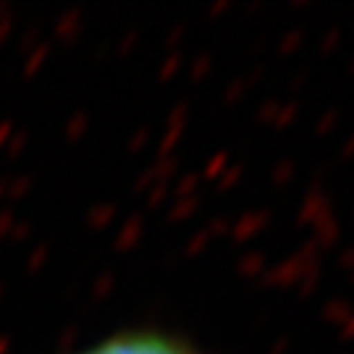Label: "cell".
I'll use <instances>...</instances> for the list:
<instances>
[{
	"mask_svg": "<svg viewBox=\"0 0 354 354\" xmlns=\"http://www.w3.org/2000/svg\"><path fill=\"white\" fill-rule=\"evenodd\" d=\"M71 354H197L187 342L163 330H118L97 342L84 344Z\"/></svg>",
	"mask_w": 354,
	"mask_h": 354,
	"instance_id": "6da1fadb",
	"label": "cell"
}]
</instances>
